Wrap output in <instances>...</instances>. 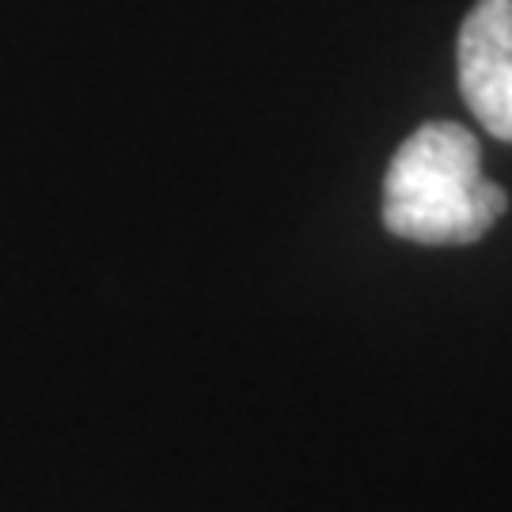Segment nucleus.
<instances>
[{
  "instance_id": "f257e3e1",
  "label": "nucleus",
  "mask_w": 512,
  "mask_h": 512,
  "mask_svg": "<svg viewBox=\"0 0 512 512\" xmlns=\"http://www.w3.org/2000/svg\"><path fill=\"white\" fill-rule=\"evenodd\" d=\"M505 209V190L482 175L475 133L459 122H425L387 164L384 224L391 236L425 247L475 243Z\"/></svg>"
},
{
  "instance_id": "f03ea898",
  "label": "nucleus",
  "mask_w": 512,
  "mask_h": 512,
  "mask_svg": "<svg viewBox=\"0 0 512 512\" xmlns=\"http://www.w3.org/2000/svg\"><path fill=\"white\" fill-rule=\"evenodd\" d=\"M459 92L482 129L512 145V0H478L456 46Z\"/></svg>"
}]
</instances>
